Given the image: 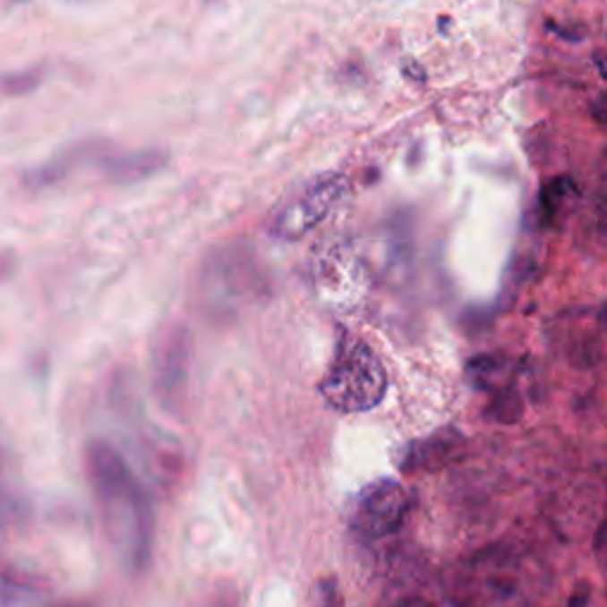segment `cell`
<instances>
[{
    "mask_svg": "<svg viewBox=\"0 0 607 607\" xmlns=\"http://www.w3.org/2000/svg\"><path fill=\"white\" fill-rule=\"evenodd\" d=\"M86 477L109 546L126 572L141 574L155 543V513L148 493L122 453L107 441L88 444Z\"/></svg>",
    "mask_w": 607,
    "mask_h": 607,
    "instance_id": "cell-1",
    "label": "cell"
},
{
    "mask_svg": "<svg viewBox=\"0 0 607 607\" xmlns=\"http://www.w3.org/2000/svg\"><path fill=\"white\" fill-rule=\"evenodd\" d=\"M387 371L363 338L339 328L321 394L339 413H365L385 398Z\"/></svg>",
    "mask_w": 607,
    "mask_h": 607,
    "instance_id": "cell-2",
    "label": "cell"
},
{
    "mask_svg": "<svg viewBox=\"0 0 607 607\" xmlns=\"http://www.w3.org/2000/svg\"><path fill=\"white\" fill-rule=\"evenodd\" d=\"M588 605V595L586 591H581V594H574L572 598H569V605L567 607H586Z\"/></svg>",
    "mask_w": 607,
    "mask_h": 607,
    "instance_id": "cell-11",
    "label": "cell"
},
{
    "mask_svg": "<svg viewBox=\"0 0 607 607\" xmlns=\"http://www.w3.org/2000/svg\"><path fill=\"white\" fill-rule=\"evenodd\" d=\"M167 164L162 150H138L126 155H112L102 162V171L115 183H135L157 174Z\"/></svg>",
    "mask_w": 607,
    "mask_h": 607,
    "instance_id": "cell-6",
    "label": "cell"
},
{
    "mask_svg": "<svg viewBox=\"0 0 607 607\" xmlns=\"http://www.w3.org/2000/svg\"><path fill=\"white\" fill-rule=\"evenodd\" d=\"M595 553L598 558L607 560V522H603L601 529L595 532Z\"/></svg>",
    "mask_w": 607,
    "mask_h": 607,
    "instance_id": "cell-9",
    "label": "cell"
},
{
    "mask_svg": "<svg viewBox=\"0 0 607 607\" xmlns=\"http://www.w3.org/2000/svg\"><path fill=\"white\" fill-rule=\"evenodd\" d=\"M43 607H98L93 601H83V598H62V601L47 603Z\"/></svg>",
    "mask_w": 607,
    "mask_h": 607,
    "instance_id": "cell-10",
    "label": "cell"
},
{
    "mask_svg": "<svg viewBox=\"0 0 607 607\" xmlns=\"http://www.w3.org/2000/svg\"><path fill=\"white\" fill-rule=\"evenodd\" d=\"M218 607H233V603H230V601L228 603H221V605H218Z\"/></svg>",
    "mask_w": 607,
    "mask_h": 607,
    "instance_id": "cell-12",
    "label": "cell"
},
{
    "mask_svg": "<svg viewBox=\"0 0 607 607\" xmlns=\"http://www.w3.org/2000/svg\"><path fill=\"white\" fill-rule=\"evenodd\" d=\"M152 389L164 408L181 411L192 368V335L181 321H169L155 332L150 349Z\"/></svg>",
    "mask_w": 607,
    "mask_h": 607,
    "instance_id": "cell-4",
    "label": "cell"
},
{
    "mask_svg": "<svg viewBox=\"0 0 607 607\" xmlns=\"http://www.w3.org/2000/svg\"><path fill=\"white\" fill-rule=\"evenodd\" d=\"M313 607H346L335 577H321L313 586Z\"/></svg>",
    "mask_w": 607,
    "mask_h": 607,
    "instance_id": "cell-7",
    "label": "cell"
},
{
    "mask_svg": "<svg viewBox=\"0 0 607 607\" xmlns=\"http://www.w3.org/2000/svg\"><path fill=\"white\" fill-rule=\"evenodd\" d=\"M349 190V178L342 171L318 174L292 190L269 218V233L278 240H299L328 218Z\"/></svg>",
    "mask_w": 607,
    "mask_h": 607,
    "instance_id": "cell-3",
    "label": "cell"
},
{
    "mask_svg": "<svg viewBox=\"0 0 607 607\" xmlns=\"http://www.w3.org/2000/svg\"><path fill=\"white\" fill-rule=\"evenodd\" d=\"M7 79H13V81H17V88H14V90L10 95L27 93V90H31V88H34L36 83H38V72H24V74H13V76H7Z\"/></svg>",
    "mask_w": 607,
    "mask_h": 607,
    "instance_id": "cell-8",
    "label": "cell"
},
{
    "mask_svg": "<svg viewBox=\"0 0 607 607\" xmlns=\"http://www.w3.org/2000/svg\"><path fill=\"white\" fill-rule=\"evenodd\" d=\"M411 513V496L397 479H375L358 492L351 525L365 539H385L401 529Z\"/></svg>",
    "mask_w": 607,
    "mask_h": 607,
    "instance_id": "cell-5",
    "label": "cell"
}]
</instances>
